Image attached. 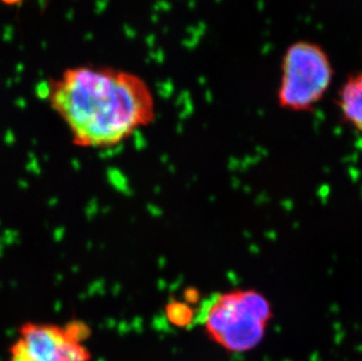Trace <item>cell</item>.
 <instances>
[{"mask_svg":"<svg viewBox=\"0 0 362 361\" xmlns=\"http://www.w3.org/2000/svg\"><path fill=\"white\" fill-rule=\"evenodd\" d=\"M338 106L349 126L362 133V72L353 74L339 92Z\"/></svg>","mask_w":362,"mask_h":361,"instance_id":"5b68a950","label":"cell"},{"mask_svg":"<svg viewBox=\"0 0 362 361\" xmlns=\"http://www.w3.org/2000/svg\"><path fill=\"white\" fill-rule=\"evenodd\" d=\"M1 3L7 4V5H16V4H21L24 1V0H0Z\"/></svg>","mask_w":362,"mask_h":361,"instance_id":"52a82bcc","label":"cell"},{"mask_svg":"<svg viewBox=\"0 0 362 361\" xmlns=\"http://www.w3.org/2000/svg\"><path fill=\"white\" fill-rule=\"evenodd\" d=\"M272 305L255 289L214 293L197 307V323L212 340L233 352L247 351L264 337Z\"/></svg>","mask_w":362,"mask_h":361,"instance_id":"7a4b0ae2","label":"cell"},{"mask_svg":"<svg viewBox=\"0 0 362 361\" xmlns=\"http://www.w3.org/2000/svg\"><path fill=\"white\" fill-rule=\"evenodd\" d=\"M88 325L73 321L66 324L25 321L8 351V361H92L86 340Z\"/></svg>","mask_w":362,"mask_h":361,"instance_id":"277c9868","label":"cell"},{"mask_svg":"<svg viewBox=\"0 0 362 361\" xmlns=\"http://www.w3.org/2000/svg\"><path fill=\"white\" fill-rule=\"evenodd\" d=\"M46 99L83 149L119 146L156 116L153 93L134 73L105 66L66 69L46 86Z\"/></svg>","mask_w":362,"mask_h":361,"instance_id":"6da1fadb","label":"cell"},{"mask_svg":"<svg viewBox=\"0 0 362 361\" xmlns=\"http://www.w3.org/2000/svg\"><path fill=\"white\" fill-rule=\"evenodd\" d=\"M167 317L175 326H192L197 323V309L185 300H174L168 304Z\"/></svg>","mask_w":362,"mask_h":361,"instance_id":"8992f818","label":"cell"},{"mask_svg":"<svg viewBox=\"0 0 362 361\" xmlns=\"http://www.w3.org/2000/svg\"><path fill=\"white\" fill-rule=\"evenodd\" d=\"M331 59L322 46L311 41H297L287 48L281 64L278 103L291 112L315 108L331 87Z\"/></svg>","mask_w":362,"mask_h":361,"instance_id":"3957f363","label":"cell"}]
</instances>
